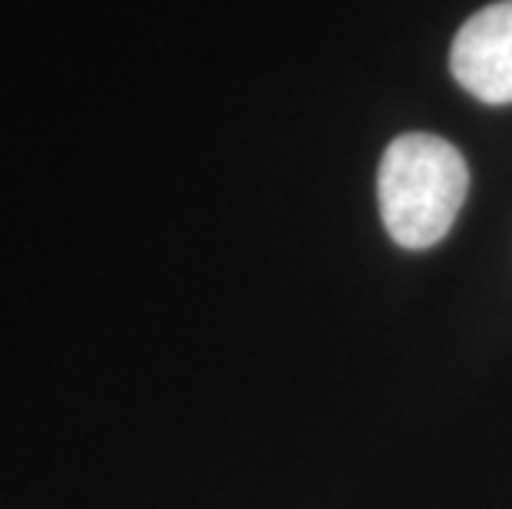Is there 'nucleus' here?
Listing matches in <instances>:
<instances>
[{"label":"nucleus","instance_id":"obj_1","mask_svg":"<svg viewBox=\"0 0 512 509\" xmlns=\"http://www.w3.org/2000/svg\"><path fill=\"white\" fill-rule=\"evenodd\" d=\"M470 189L460 149L430 133H403L387 146L377 169V202L390 238L423 252L453 229Z\"/></svg>","mask_w":512,"mask_h":509},{"label":"nucleus","instance_id":"obj_2","mask_svg":"<svg viewBox=\"0 0 512 509\" xmlns=\"http://www.w3.org/2000/svg\"><path fill=\"white\" fill-rule=\"evenodd\" d=\"M450 70L479 103H512V0L483 7L453 40Z\"/></svg>","mask_w":512,"mask_h":509}]
</instances>
